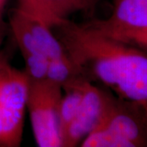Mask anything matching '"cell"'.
Listing matches in <instances>:
<instances>
[{"mask_svg": "<svg viewBox=\"0 0 147 147\" xmlns=\"http://www.w3.org/2000/svg\"><path fill=\"white\" fill-rule=\"evenodd\" d=\"M146 117H147V105H146Z\"/></svg>", "mask_w": 147, "mask_h": 147, "instance_id": "14", "label": "cell"}, {"mask_svg": "<svg viewBox=\"0 0 147 147\" xmlns=\"http://www.w3.org/2000/svg\"><path fill=\"white\" fill-rule=\"evenodd\" d=\"M53 30L87 79L98 81L120 98L147 105V54L88 23L65 19Z\"/></svg>", "mask_w": 147, "mask_h": 147, "instance_id": "1", "label": "cell"}, {"mask_svg": "<svg viewBox=\"0 0 147 147\" xmlns=\"http://www.w3.org/2000/svg\"><path fill=\"white\" fill-rule=\"evenodd\" d=\"M62 88L47 79L30 81L26 108L37 146L62 147L59 105Z\"/></svg>", "mask_w": 147, "mask_h": 147, "instance_id": "3", "label": "cell"}, {"mask_svg": "<svg viewBox=\"0 0 147 147\" xmlns=\"http://www.w3.org/2000/svg\"><path fill=\"white\" fill-rule=\"evenodd\" d=\"M12 11L31 35L38 50L49 61L61 57L66 53L53 28L45 21L19 7Z\"/></svg>", "mask_w": 147, "mask_h": 147, "instance_id": "7", "label": "cell"}, {"mask_svg": "<svg viewBox=\"0 0 147 147\" xmlns=\"http://www.w3.org/2000/svg\"><path fill=\"white\" fill-rule=\"evenodd\" d=\"M81 76H85L83 69L67 53L61 57L49 61L46 79L61 88L65 84Z\"/></svg>", "mask_w": 147, "mask_h": 147, "instance_id": "10", "label": "cell"}, {"mask_svg": "<svg viewBox=\"0 0 147 147\" xmlns=\"http://www.w3.org/2000/svg\"><path fill=\"white\" fill-rule=\"evenodd\" d=\"M96 127L110 131L126 142L128 147L147 146L146 105L140 103L114 96L105 115Z\"/></svg>", "mask_w": 147, "mask_h": 147, "instance_id": "4", "label": "cell"}, {"mask_svg": "<svg viewBox=\"0 0 147 147\" xmlns=\"http://www.w3.org/2000/svg\"><path fill=\"white\" fill-rule=\"evenodd\" d=\"M30 80L24 71L0 61V146H19Z\"/></svg>", "mask_w": 147, "mask_h": 147, "instance_id": "2", "label": "cell"}, {"mask_svg": "<svg viewBox=\"0 0 147 147\" xmlns=\"http://www.w3.org/2000/svg\"><path fill=\"white\" fill-rule=\"evenodd\" d=\"M89 81L85 76H81L62 87V96L59 105V124L61 141L79 110L86 86Z\"/></svg>", "mask_w": 147, "mask_h": 147, "instance_id": "9", "label": "cell"}, {"mask_svg": "<svg viewBox=\"0 0 147 147\" xmlns=\"http://www.w3.org/2000/svg\"><path fill=\"white\" fill-rule=\"evenodd\" d=\"M112 12L107 19L90 21L96 26L138 29L147 27V0H111Z\"/></svg>", "mask_w": 147, "mask_h": 147, "instance_id": "8", "label": "cell"}, {"mask_svg": "<svg viewBox=\"0 0 147 147\" xmlns=\"http://www.w3.org/2000/svg\"><path fill=\"white\" fill-rule=\"evenodd\" d=\"M114 95L89 81L84 91L79 110L62 139V147L80 145L85 137L100 123Z\"/></svg>", "mask_w": 147, "mask_h": 147, "instance_id": "5", "label": "cell"}, {"mask_svg": "<svg viewBox=\"0 0 147 147\" xmlns=\"http://www.w3.org/2000/svg\"><path fill=\"white\" fill-rule=\"evenodd\" d=\"M100 0H18L23 10L35 15L53 28L77 12H88Z\"/></svg>", "mask_w": 147, "mask_h": 147, "instance_id": "6", "label": "cell"}, {"mask_svg": "<svg viewBox=\"0 0 147 147\" xmlns=\"http://www.w3.org/2000/svg\"><path fill=\"white\" fill-rule=\"evenodd\" d=\"M3 2H4V0H0V8H1V7L3 6Z\"/></svg>", "mask_w": 147, "mask_h": 147, "instance_id": "13", "label": "cell"}, {"mask_svg": "<svg viewBox=\"0 0 147 147\" xmlns=\"http://www.w3.org/2000/svg\"><path fill=\"white\" fill-rule=\"evenodd\" d=\"M25 62L24 72L30 81H41L47 78L49 60L39 53L22 52Z\"/></svg>", "mask_w": 147, "mask_h": 147, "instance_id": "12", "label": "cell"}, {"mask_svg": "<svg viewBox=\"0 0 147 147\" xmlns=\"http://www.w3.org/2000/svg\"><path fill=\"white\" fill-rule=\"evenodd\" d=\"M88 23L106 35L126 42L147 54V27L138 29L107 28L96 26L90 21Z\"/></svg>", "mask_w": 147, "mask_h": 147, "instance_id": "11", "label": "cell"}]
</instances>
